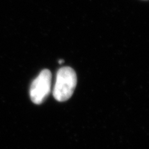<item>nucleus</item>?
I'll return each mask as SVG.
<instances>
[{"mask_svg":"<svg viewBox=\"0 0 149 149\" xmlns=\"http://www.w3.org/2000/svg\"><path fill=\"white\" fill-rule=\"evenodd\" d=\"M77 83V74L73 68L68 67L60 68L53 90L55 99L60 102L68 100L72 96Z\"/></svg>","mask_w":149,"mask_h":149,"instance_id":"obj_1","label":"nucleus"},{"mask_svg":"<svg viewBox=\"0 0 149 149\" xmlns=\"http://www.w3.org/2000/svg\"><path fill=\"white\" fill-rule=\"evenodd\" d=\"M51 80V72L45 69L32 81L30 88V97L34 104H40L47 97L50 91Z\"/></svg>","mask_w":149,"mask_h":149,"instance_id":"obj_2","label":"nucleus"}]
</instances>
